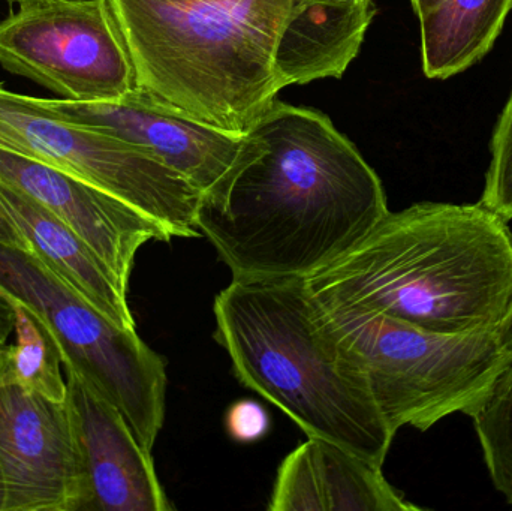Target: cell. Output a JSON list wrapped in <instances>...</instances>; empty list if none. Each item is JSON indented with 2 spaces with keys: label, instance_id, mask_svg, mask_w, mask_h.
Listing matches in <instances>:
<instances>
[{
  "label": "cell",
  "instance_id": "cell-1",
  "mask_svg": "<svg viewBox=\"0 0 512 511\" xmlns=\"http://www.w3.org/2000/svg\"><path fill=\"white\" fill-rule=\"evenodd\" d=\"M388 212L378 174L330 117L276 99L201 197L197 228L234 279L306 278Z\"/></svg>",
  "mask_w": 512,
  "mask_h": 511
},
{
  "label": "cell",
  "instance_id": "cell-2",
  "mask_svg": "<svg viewBox=\"0 0 512 511\" xmlns=\"http://www.w3.org/2000/svg\"><path fill=\"white\" fill-rule=\"evenodd\" d=\"M481 203L388 212L312 275L322 306L369 309L444 335L498 332L512 306V234Z\"/></svg>",
  "mask_w": 512,
  "mask_h": 511
},
{
  "label": "cell",
  "instance_id": "cell-3",
  "mask_svg": "<svg viewBox=\"0 0 512 511\" xmlns=\"http://www.w3.org/2000/svg\"><path fill=\"white\" fill-rule=\"evenodd\" d=\"M215 339L240 383L324 438L384 465L396 432L304 278L234 279L216 296Z\"/></svg>",
  "mask_w": 512,
  "mask_h": 511
},
{
  "label": "cell",
  "instance_id": "cell-4",
  "mask_svg": "<svg viewBox=\"0 0 512 511\" xmlns=\"http://www.w3.org/2000/svg\"><path fill=\"white\" fill-rule=\"evenodd\" d=\"M137 87L189 119L245 134L280 92L295 0H108Z\"/></svg>",
  "mask_w": 512,
  "mask_h": 511
},
{
  "label": "cell",
  "instance_id": "cell-5",
  "mask_svg": "<svg viewBox=\"0 0 512 511\" xmlns=\"http://www.w3.org/2000/svg\"><path fill=\"white\" fill-rule=\"evenodd\" d=\"M316 305L363 369L394 432H426L453 414L471 416L512 360L498 332L444 335L369 309Z\"/></svg>",
  "mask_w": 512,
  "mask_h": 511
},
{
  "label": "cell",
  "instance_id": "cell-6",
  "mask_svg": "<svg viewBox=\"0 0 512 511\" xmlns=\"http://www.w3.org/2000/svg\"><path fill=\"white\" fill-rule=\"evenodd\" d=\"M0 290L47 323L63 368L77 372L116 407L141 446L152 452L164 426L167 369L137 330L117 326L32 252L5 243H0Z\"/></svg>",
  "mask_w": 512,
  "mask_h": 511
},
{
  "label": "cell",
  "instance_id": "cell-7",
  "mask_svg": "<svg viewBox=\"0 0 512 511\" xmlns=\"http://www.w3.org/2000/svg\"><path fill=\"white\" fill-rule=\"evenodd\" d=\"M0 149L78 177L162 225L200 237L201 192L149 150L56 116L38 98L0 83Z\"/></svg>",
  "mask_w": 512,
  "mask_h": 511
},
{
  "label": "cell",
  "instance_id": "cell-8",
  "mask_svg": "<svg viewBox=\"0 0 512 511\" xmlns=\"http://www.w3.org/2000/svg\"><path fill=\"white\" fill-rule=\"evenodd\" d=\"M0 65L63 101H117L137 74L108 0H35L0 21Z\"/></svg>",
  "mask_w": 512,
  "mask_h": 511
},
{
  "label": "cell",
  "instance_id": "cell-9",
  "mask_svg": "<svg viewBox=\"0 0 512 511\" xmlns=\"http://www.w3.org/2000/svg\"><path fill=\"white\" fill-rule=\"evenodd\" d=\"M5 511H84L86 476L66 402L0 384Z\"/></svg>",
  "mask_w": 512,
  "mask_h": 511
},
{
  "label": "cell",
  "instance_id": "cell-10",
  "mask_svg": "<svg viewBox=\"0 0 512 511\" xmlns=\"http://www.w3.org/2000/svg\"><path fill=\"white\" fill-rule=\"evenodd\" d=\"M38 101L68 122L149 150L194 185L201 197L224 179L245 140V134L189 119L140 87L117 101Z\"/></svg>",
  "mask_w": 512,
  "mask_h": 511
},
{
  "label": "cell",
  "instance_id": "cell-11",
  "mask_svg": "<svg viewBox=\"0 0 512 511\" xmlns=\"http://www.w3.org/2000/svg\"><path fill=\"white\" fill-rule=\"evenodd\" d=\"M0 182L24 192L80 236L129 287L137 252L173 237L155 219L120 198L50 165L0 149Z\"/></svg>",
  "mask_w": 512,
  "mask_h": 511
},
{
  "label": "cell",
  "instance_id": "cell-12",
  "mask_svg": "<svg viewBox=\"0 0 512 511\" xmlns=\"http://www.w3.org/2000/svg\"><path fill=\"white\" fill-rule=\"evenodd\" d=\"M66 404L86 476L84 511L173 510L153 464L116 407L77 372L63 368Z\"/></svg>",
  "mask_w": 512,
  "mask_h": 511
},
{
  "label": "cell",
  "instance_id": "cell-13",
  "mask_svg": "<svg viewBox=\"0 0 512 511\" xmlns=\"http://www.w3.org/2000/svg\"><path fill=\"white\" fill-rule=\"evenodd\" d=\"M277 470L270 511H420L382 465L324 438L307 437Z\"/></svg>",
  "mask_w": 512,
  "mask_h": 511
},
{
  "label": "cell",
  "instance_id": "cell-14",
  "mask_svg": "<svg viewBox=\"0 0 512 511\" xmlns=\"http://www.w3.org/2000/svg\"><path fill=\"white\" fill-rule=\"evenodd\" d=\"M0 209L29 251L63 284L125 330H137L128 288L90 246L29 195L0 182Z\"/></svg>",
  "mask_w": 512,
  "mask_h": 511
},
{
  "label": "cell",
  "instance_id": "cell-15",
  "mask_svg": "<svg viewBox=\"0 0 512 511\" xmlns=\"http://www.w3.org/2000/svg\"><path fill=\"white\" fill-rule=\"evenodd\" d=\"M372 0H295L280 38L277 69L288 86L340 78L375 18Z\"/></svg>",
  "mask_w": 512,
  "mask_h": 511
},
{
  "label": "cell",
  "instance_id": "cell-16",
  "mask_svg": "<svg viewBox=\"0 0 512 511\" xmlns=\"http://www.w3.org/2000/svg\"><path fill=\"white\" fill-rule=\"evenodd\" d=\"M421 63L430 80L462 74L487 56L504 30L512 0H414Z\"/></svg>",
  "mask_w": 512,
  "mask_h": 511
},
{
  "label": "cell",
  "instance_id": "cell-17",
  "mask_svg": "<svg viewBox=\"0 0 512 511\" xmlns=\"http://www.w3.org/2000/svg\"><path fill=\"white\" fill-rule=\"evenodd\" d=\"M12 302L15 342L0 350V384H14L51 401L66 402L62 354L53 332L35 311L18 300Z\"/></svg>",
  "mask_w": 512,
  "mask_h": 511
},
{
  "label": "cell",
  "instance_id": "cell-18",
  "mask_svg": "<svg viewBox=\"0 0 512 511\" xmlns=\"http://www.w3.org/2000/svg\"><path fill=\"white\" fill-rule=\"evenodd\" d=\"M490 480L512 507V360L471 414Z\"/></svg>",
  "mask_w": 512,
  "mask_h": 511
},
{
  "label": "cell",
  "instance_id": "cell-19",
  "mask_svg": "<svg viewBox=\"0 0 512 511\" xmlns=\"http://www.w3.org/2000/svg\"><path fill=\"white\" fill-rule=\"evenodd\" d=\"M480 203L505 222L512 221V90L490 141V164Z\"/></svg>",
  "mask_w": 512,
  "mask_h": 511
},
{
  "label": "cell",
  "instance_id": "cell-20",
  "mask_svg": "<svg viewBox=\"0 0 512 511\" xmlns=\"http://www.w3.org/2000/svg\"><path fill=\"white\" fill-rule=\"evenodd\" d=\"M227 432L234 441L242 444L256 443L270 431V416L258 402L242 399L231 405L227 413Z\"/></svg>",
  "mask_w": 512,
  "mask_h": 511
},
{
  "label": "cell",
  "instance_id": "cell-21",
  "mask_svg": "<svg viewBox=\"0 0 512 511\" xmlns=\"http://www.w3.org/2000/svg\"><path fill=\"white\" fill-rule=\"evenodd\" d=\"M15 309L11 297L0 290V350L9 344V338L14 333Z\"/></svg>",
  "mask_w": 512,
  "mask_h": 511
},
{
  "label": "cell",
  "instance_id": "cell-22",
  "mask_svg": "<svg viewBox=\"0 0 512 511\" xmlns=\"http://www.w3.org/2000/svg\"><path fill=\"white\" fill-rule=\"evenodd\" d=\"M0 243H5V245L14 246V248L26 249V251H29L23 237H21L20 233L15 230L14 225L9 222V219L6 218L2 209H0Z\"/></svg>",
  "mask_w": 512,
  "mask_h": 511
},
{
  "label": "cell",
  "instance_id": "cell-23",
  "mask_svg": "<svg viewBox=\"0 0 512 511\" xmlns=\"http://www.w3.org/2000/svg\"><path fill=\"white\" fill-rule=\"evenodd\" d=\"M499 342L507 353L512 354V306L508 312L507 318L502 323L501 329L498 330Z\"/></svg>",
  "mask_w": 512,
  "mask_h": 511
},
{
  "label": "cell",
  "instance_id": "cell-24",
  "mask_svg": "<svg viewBox=\"0 0 512 511\" xmlns=\"http://www.w3.org/2000/svg\"><path fill=\"white\" fill-rule=\"evenodd\" d=\"M6 489L3 480L2 468H0V511H5Z\"/></svg>",
  "mask_w": 512,
  "mask_h": 511
},
{
  "label": "cell",
  "instance_id": "cell-25",
  "mask_svg": "<svg viewBox=\"0 0 512 511\" xmlns=\"http://www.w3.org/2000/svg\"><path fill=\"white\" fill-rule=\"evenodd\" d=\"M9 3H20V5H24V3L35 2V0H8Z\"/></svg>",
  "mask_w": 512,
  "mask_h": 511
},
{
  "label": "cell",
  "instance_id": "cell-26",
  "mask_svg": "<svg viewBox=\"0 0 512 511\" xmlns=\"http://www.w3.org/2000/svg\"><path fill=\"white\" fill-rule=\"evenodd\" d=\"M411 2H414V0H411Z\"/></svg>",
  "mask_w": 512,
  "mask_h": 511
}]
</instances>
